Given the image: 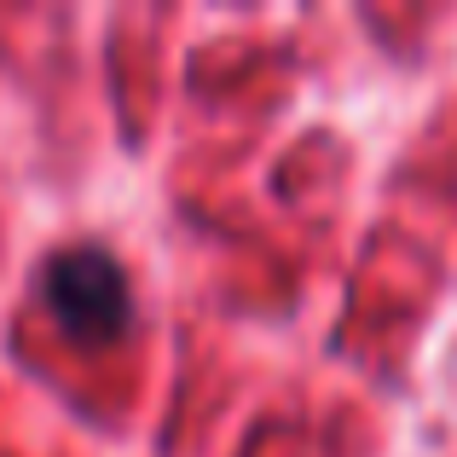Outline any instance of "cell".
<instances>
[{
  "instance_id": "6da1fadb",
  "label": "cell",
  "mask_w": 457,
  "mask_h": 457,
  "mask_svg": "<svg viewBox=\"0 0 457 457\" xmlns=\"http://www.w3.org/2000/svg\"><path fill=\"white\" fill-rule=\"evenodd\" d=\"M41 295L53 307V319L70 336H87V342H116L134 319L128 267L104 244H58L41 261Z\"/></svg>"
}]
</instances>
